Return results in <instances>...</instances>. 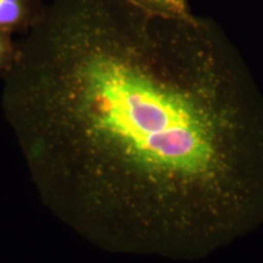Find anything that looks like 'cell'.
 <instances>
[{"label": "cell", "mask_w": 263, "mask_h": 263, "mask_svg": "<svg viewBox=\"0 0 263 263\" xmlns=\"http://www.w3.org/2000/svg\"><path fill=\"white\" fill-rule=\"evenodd\" d=\"M31 22L12 94L85 127L111 238L192 261L263 224V95L213 22L128 0Z\"/></svg>", "instance_id": "6da1fadb"}, {"label": "cell", "mask_w": 263, "mask_h": 263, "mask_svg": "<svg viewBox=\"0 0 263 263\" xmlns=\"http://www.w3.org/2000/svg\"><path fill=\"white\" fill-rule=\"evenodd\" d=\"M133 5L153 15L176 18H192L188 0H128Z\"/></svg>", "instance_id": "7a4b0ae2"}, {"label": "cell", "mask_w": 263, "mask_h": 263, "mask_svg": "<svg viewBox=\"0 0 263 263\" xmlns=\"http://www.w3.org/2000/svg\"><path fill=\"white\" fill-rule=\"evenodd\" d=\"M28 9L27 0H0V31H9L28 22Z\"/></svg>", "instance_id": "3957f363"}, {"label": "cell", "mask_w": 263, "mask_h": 263, "mask_svg": "<svg viewBox=\"0 0 263 263\" xmlns=\"http://www.w3.org/2000/svg\"><path fill=\"white\" fill-rule=\"evenodd\" d=\"M8 48V39H6L4 32L0 31V61L5 58Z\"/></svg>", "instance_id": "277c9868"}]
</instances>
